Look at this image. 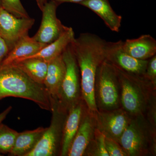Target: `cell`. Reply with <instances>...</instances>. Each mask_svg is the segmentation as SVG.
Instances as JSON below:
<instances>
[{"label":"cell","mask_w":156,"mask_h":156,"mask_svg":"<svg viewBox=\"0 0 156 156\" xmlns=\"http://www.w3.org/2000/svg\"><path fill=\"white\" fill-rule=\"evenodd\" d=\"M106 41L95 34L85 33L70 44L80 71L82 98L89 110L98 111L94 98V84L98 67L105 59Z\"/></svg>","instance_id":"6da1fadb"},{"label":"cell","mask_w":156,"mask_h":156,"mask_svg":"<svg viewBox=\"0 0 156 156\" xmlns=\"http://www.w3.org/2000/svg\"><path fill=\"white\" fill-rule=\"evenodd\" d=\"M8 97L31 101L51 112V98L44 85L34 81L14 64L0 66V100Z\"/></svg>","instance_id":"7a4b0ae2"},{"label":"cell","mask_w":156,"mask_h":156,"mask_svg":"<svg viewBox=\"0 0 156 156\" xmlns=\"http://www.w3.org/2000/svg\"><path fill=\"white\" fill-rule=\"evenodd\" d=\"M123 44L122 40L115 42H107L105 59L124 71L144 76L148 60L137 59L128 55L123 50Z\"/></svg>","instance_id":"30bf717a"},{"label":"cell","mask_w":156,"mask_h":156,"mask_svg":"<svg viewBox=\"0 0 156 156\" xmlns=\"http://www.w3.org/2000/svg\"><path fill=\"white\" fill-rule=\"evenodd\" d=\"M39 9L42 11L44 6L46 3L48 2V0H35Z\"/></svg>","instance_id":"f546056e"},{"label":"cell","mask_w":156,"mask_h":156,"mask_svg":"<svg viewBox=\"0 0 156 156\" xmlns=\"http://www.w3.org/2000/svg\"><path fill=\"white\" fill-rule=\"evenodd\" d=\"M132 117L122 108L108 111H98L95 113L96 128L105 137L119 143L124 131Z\"/></svg>","instance_id":"ba28073f"},{"label":"cell","mask_w":156,"mask_h":156,"mask_svg":"<svg viewBox=\"0 0 156 156\" xmlns=\"http://www.w3.org/2000/svg\"><path fill=\"white\" fill-rule=\"evenodd\" d=\"M48 62L39 58H29L12 63L20 69L34 81L44 84Z\"/></svg>","instance_id":"ffe728a7"},{"label":"cell","mask_w":156,"mask_h":156,"mask_svg":"<svg viewBox=\"0 0 156 156\" xmlns=\"http://www.w3.org/2000/svg\"><path fill=\"white\" fill-rule=\"evenodd\" d=\"M75 38L74 32L72 27H69L67 30L58 39L45 46L36 54L20 60L27 58H41L49 62L62 54L65 49L73 41Z\"/></svg>","instance_id":"d6986e66"},{"label":"cell","mask_w":156,"mask_h":156,"mask_svg":"<svg viewBox=\"0 0 156 156\" xmlns=\"http://www.w3.org/2000/svg\"><path fill=\"white\" fill-rule=\"evenodd\" d=\"M52 1H54L60 5L62 3L65 2L78 3L79 4L81 2L85 0H52Z\"/></svg>","instance_id":"f1b7e54d"},{"label":"cell","mask_w":156,"mask_h":156,"mask_svg":"<svg viewBox=\"0 0 156 156\" xmlns=\"http://www.w3.org/2000/svg\"><path fill=\"white\" fill-rule=\"evenodd\" d=\"M66 73V65L62 54L48 62L44 85L51 99L58 98Z\"/></svg>","instance_id":"5bb4252c"},{"label":"cell","mask_w":156,"mask_h":156,"mask_svg":"<svg viewBox=\"0 0 156 156\" xmlns=\"http://www.w3.org/2000/svg\"><path fill=\"white\" fill-rule=\"evenodd\" d=\"M121 86L116 69L105 59L96 72L94 98L98 111H108L121 108Z\"/></svg>","instance_id":"5b68a950"},{"label":"cell","mask_w":156,"mask_h":156,"mask_svg":"<svg viewBox=\"0 0 156 156\" xmlns=\"http://www.w3.org/2000/svg\"><path fill=\"white\" fill-rule=\"evenodd\" d=\"M12 110V107L9 106L5 109L4 111L0 113V125L2 123L3 121L6 119L10 112Z\"/></svg>","instance_id":"83f0119b"},{"label":"cell","mask_w":156,"mask_h":156,"mask_svg":"<svg viewBox=\"0 0 156 156\" xmlns=\"http://www.w3.org/2000/svg\"><path fill=\"white\" fill-rule=\"evenodd\" d=\"M47 45L37 41L28 35L25 36L14 45L1 66L12 64L15 62L33 56Z\"/></svg>","instance_id":"e0dca14e"},{"label":"cell","mask_w":156,"mask_h":156,"mask_svg":"<svg viewBox=\"0 0 156 156\" xmlns=\"http://www.w3.org/2000/svg\"><path fill=\"white\" fill-rule=\"evenodd\" d=\"M119 143L128 156H156V127L143 115L132 117Z\"/></svg>","instance_id":"277c9868"},{"label":"cell","mask_w":156,"mask_h":156,"mask_svg":"<svg viewBox=\"0 0 156 156\" xmlns=\"http://www.w3.org/2000/svg\"><path fill=\"white\" fill-rule=\"evenodd\" d=\"M10 51V48L7 42L2 37H0V66Z\"/></svg>","instance_id":"4316f807"},{"label":"cell","mask_w":156,"mask_h":156,"mask_svg":"<svg viewBox=\"0 0 156 156\" xmlns=\"http://www.w3.org/2000/svg\"><path fill=\"white\" fill-rule=\"evenodd\" d=\"M34 22L33 18H18L0 7V37L10 50L21 38L28 35Z\"/></svg>","instance_id":"8fae6325"},{"label":"cell","mask_w":156,"mask_h":156,"mask_svg":"<svg viewBox=\"0 0 156 156\" xmlns=\"http://www.w3.org/2000/svg\"><path fill=\"white\" fill-rule=\"evenodd\" d=\"M144 76L156 87V55L148 59Z\"/></svg>","instance_id":"d4e9b609"},{"label":"cell","mask_w":156,"mask_h":156,"mask_svg":"<svg viewBox=\"0 0 156 156\" xmlns=\"http://www.w3.org/2000/svg\"><path fill=\"white\" fill-rule=\"evenodd\" d=\"M0 7H1V2H0Z\"/></svg>","instance_id":"1f68e13d"},{"label":"cell","mask_w":156,"mask_h":156,"mask_svg":"<svg viewBox=\"0 0 156 156\" xmlns=\"http://www.w3.org/2000/svg\"><path fill=\"white\" fill-rule=\"evenodd\" d=\"M58 5L56 2L50 0L44 6L41 11V26L33 37L37 41L49 44L58 39L69 27L62 24L56 16V10Z\"/></svg>","instance_id":"9c48e42d"},{"label":"cell","mask_w":156,"mask_h":156,"mask_svg":"<svg viewBox=\"0 0 156 156\" xmlns=\"http://www.w3.org/2000/svg\"><path fill=\"white\" fill-rule=\"evenodd\" d=\"M1 7L18 18H27L29 16L20 0H0Z\"/></svg>","instance_id":"603a6c76"},{"label":"cell","mask_w":156,"mask_h":156,"mask_svg":"<svg viewBox=\"0 0 156 156\" xmlns=\"http://www.w3.org/2000/svg\"><path fill=\"white\" fill-rule=\"evenodd\" d=\"M66 73L57 100L68 112L82 98L80 74L70 44L62 53Z\"/></svg>","instance_id":"52a82bcc"},{"label":"cell","mask_w":156,"mask_h":156,"mask_svg":"<svg viewBox=\"0 0 156 156\" xmlns=\"http://www.w3.org/2000/svg\"><path fill=\"white\" fill-rule=\"evenodd\" d=\"M105 137L96 128L94 136L88 144L83 156H109L105 148Z\"/></svg>","instance_id":"7402d4cb"},{"label":"cell","mask_w":156,"mask_h":156,"mask_svg":"<svg viewBox=\"0 0 156 156\" xmlns=\"http://www.w3.org/2000/svg\"><path fill=\"white\" fill-rule=\"evenodd\" d=\"M105 142L109 156H128L122 146L115 140L105 137Z\"/></svg>","instance_id":"cb8c5ba5"},{"label":"cell","mask_w":156,"mask_h":156,"mask_svg":"<svg viewBox=\"0 0 156 156\" xmlns=\"http://www.w3.org/2000/svg\"><path fill=\"white\" fill-rule=\"evenodd\" d=\"M144 116L152 126L156 127V96L151 100Z\"/></svg>","instance_id":"484cf974"},{"label":"cell","mask_w":156,"mask_h":156,"mask_svg":"<svg viewBox=\"0 0 156 156\" xmlns=\"http://www.w3.org/2000/svg\"><path fill=\"white\" fill-rule=\"evenodd\" d=\"M95 113L87 108L74 138L67 156H83L96 129Z\"/></svg>","instance_id":"7c38bea8"},{"label":"cell","mask_w":156,"mask_h":156,"mask_svg":"<svg viewBox=\"0 0 156 156\" xmlns=\"http://www.w3.org/2000/svg\"><path fill=\"white\" fill-rule=\"evenodd\" d=\"M18 132L2 124L0 125V154H9L14 147Z\"/></svg>","instance_id":"44dd1931"},{"label":"cell","mask_w":156,"mask_h":156,"mask_svg":"<svg viewBox=\"0 0 156 156\" xmlns=\"http://www.w3.org/2000/svg\"><path fill=\"white\" fill-rule=\"evenodd\" d=\"M47 128L39 127L33 130L18 133L10 156H27L34 148Z\"/></svg>","instance_id":"ac0fdd59"},{"label":"cell","mask_w":156,"mask_h":156,"mask_svg":"<svg viewBox=\"0 0 156 156\" xmlns=\"http://www.w3.org/2000/svg\"><path fill=\"white\" fill-rule=\"evenodd\" d=\"M3 156V155H2L1 154H0V156Z\"/></svg>","instance_id":"4dcf8cb0"},{"label":"cell","mask_w":156,"mask_h":156,"mask_svg":"<svg viewBox=\"0 0 156 156\" xmlns=\"http://www.w3.org/2000/svg\"><path fill=\"white\" fill-rule=\"evenodd\" d=\"M123 49L128 55L141 60H148L156 55V41L149 34L123 42Z\"/></svg>","instance_id":"9a60e30c"},{"label":"cell","mask_w":156,"mask_h":156,"mask_svg":"<svg viewBox=\"0 0 156 156\" xmlns=\"http://www.w3.org/2000/svg\"><path fill=\"white\" fill-rule=\"evenodd\" d=\"M79 4L97 14L111 30L119 32L122 17L115 12L108 0H85Z\"/></svg>","instance_id":"2e32d148"},{"label":"cell","mask_w":156,"mask_h":156,"mask_svg":"<svg viewBox=\"0 0 156 156\" xmlns=\"http://www.w3.org/2000/svg\"><path fill=\"white\" fill-rule=\"evenodd\" d=\"M87 106L83 99L69 111L63 129L60 156H67Z\"/></svg>","instance_id":"4fadbf2b"},{"label":"cell","mask_w":156,"mask_h":156,"mask_svg":"<svg viewBox=\"0 0 156 156\" xmlns=\"http://www.w3.org/2000/svg\"><path fill=\"white\" fill-rule=\"evenodd\" d=\"M51 100L52 115L50 126L34 148L27 156H60L63 129L68 112L57 99Z\"/></svg>","instance_id":"8992f818"},{"label":"cell","mask_w":156,"mask_h":156,"mask_svg":"<svg viewBox=\"0 0 156 156\" xmlns=\"http://www.w3.org/2000/svg\"><path fill=\"white\" fill-rule=\"evenodd\" d=\"M115 68L121 86V108L131 117L144 115L151 100L156 96V87L144 76Z\"/></svg>","instance_id":"3957f363"}]
</instances>
